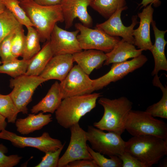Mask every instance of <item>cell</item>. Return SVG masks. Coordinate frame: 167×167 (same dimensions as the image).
I'll return each mask as SVG.
<instances>
[{"label":"cell","instance_id":"cell-20","mask_svg":"<svg viewBox=\"0 0 167 167\" xmlns=\"http://www.w3.org/2000/svg\"><path fill=\"white\" fill-rule=\"evenodd\" d=\"M143 51L142 49H136L134 45L122 39L110 51L105 53L107 59L103 65H108L126 61L139 56Z\"/></svg>","mask_w":167,"mask_h":167},{"label":"cell","instance_id":"cell-23","mask_svg":"<svg viewBox=\"0 0 167 167\" xmlns=\"http://www.w3.org/2000/svg\"><path fill=\"white\" fill-rule=\"evenodd\" d=\"M54 56L49 41H47L40 50L30 60L25 75L39 76Z\"/></svg>","mask_w":167,"mask_h":167},{"label":"cell","instance_id":"cell-42","mask_svg":"<svg viewBox=\"0 0 167 167\" xmlns=\"http://www.w3.org/2000/svg\"><path fill=\"white\" fill-rule=\"evenodd\" d=\"M2 63V62L1 60H0V65H1Z\"/></svg>","mask_w":167,"mask_h":167},{"label":"cell","instance_id":"cell-8","mask_svg":"<svg viewBox=\"0 0 167 167\" xmlns=\"http://www.w3.org/2000/svg\"><path fill=\"white\" fill-rule=\"evenodd\" d=\"M75 26L79 31L77 38L82 50L95 49L106 53L121 40L119 37L110 36L101 30L91 28L81 23H76Z\"/></svg>","mask_w":167,"mask_h":167},{"label":"cell","instance_id":"cell-9","mask_svg":"<svg viewBox=\"0 0 167 167\" xmlns=\"http://www.w3.org/2000/svg\"><path fill=\"white\" fill-rule=\"evenodd\" d=\"M0 139L10 141L14 146L18 148L33 147L45 153L55 151L63 145L60 140L52 138L46 132L39 137H27L4 129L0 132Z\"/></svg>","mask_w":167,"mask_h":167},{"label":"cell","instance_id":"cell-3","mask_svg":"<svg viewBox=\"0 0 167 167\" xmlns=\"http://www.w3.org/2000/svg\"><path fill=\"white\" fill-rule=\"evenodd\" d=\"M125 151L150 167L167 155V139L152 135L133 136L125 142Z\"/></svg>","mask_w":167,"mask_h":167},{"label":"cell","instance_id":"cell-7","mask_svg":"<svg viewBox=\"0 0 167 167\" xmlns=\"http://www.w3.org/2000/svg\"><path fill=\"white\" fill-rule=\"evenodd\" d=\"M48 80L40 76L24 75L11 79L10 86L13 88L9 94L19 112L27 114V106L32 101L34 92L37 87Z\"/></svg>","mask_w":167,"mask_h":167},{"label":"cell","instance_id":"cell-29","mask_svg":"<svg viewBox=\"0 0 167 167\" xmlns=\"http://www.w3.org/2000/svg\"><path fill=\"white\" fill-rule=\"evenodd\" d=\"M19 112L9 94H0V113L7 119L8 122L15 123Z\"/></svg>","mask_w":167,"mask_h":167},{"label":"cell","instance_id":"cell-40","mask_svg":"<svg viewBox=\"0 0 167 167\" xmlns=\"http://www.w3.org/2000/svg\"><path fill=\"white\" fill-rule=\"evenodd\" d=\"M6 118L0 113V132L5 129L7 126Z\"/></svg>","mask_w":167,"mask_h":167},{"label":"cell","instance_id":"cell-25","mask_svg":"<svg viewBox=\"0 0 167 167\" xmlns=\"http://www.w3.org/2000/svg\"><path fill=\"white\" fill-rule=\"evenodd\" d=\"M27 33L26 35L24 50L21 57L22 59L29 60L41 49L40 39L38 33L33 26L26 27Z\"/></svg>","mask_w":167,"mask_h":167},{"label":"cell","instance_id":"cell-2","mask_svg":"<svg viewBox=\"0 0 167 167\" xmlns=\"http://www.w3.org/2000/svg\"><path fill=\"white\" fill-rule=\"evenodd\" d=\"M98 103L103 107L104 113L99 121L94 123L93 126L121 135L125 130L128 115L132 108V102L123 96L113 99L101 97Z\"/></svg>","mask_w":167,"mask_h":167},{"label":"cell","instance_id":"cell-13","mask_svg":"<svg viewBox=\"0 0 167 167\" xmlns=\"http://www.w3.org/2000/svg\"><path fill=\"white\" fill-rule=\"evenodd\" d=\"M79 32L77 29L73 31H66L56 24L49 40L54 56L73 54L82 51L77 38Z\"/></svg>","mask_w":167,"mask_h":167},{"label":"cell","instance_id":"cell-10","mask_svg":"<svg viewBox=\"0 0 167 167\" xmlns=\"http://www.w3.org/2000/svg\"><path fill=\"white\" fill-rule=\"evenodd\" d=\"M70 129V143L66 151L59 159L58 167H65L69 163L77 160H92L88 148L86 131L79 123L73 125Z\"/></svg>","mask_w":167,"mask_h":167},{"label":"cell","instance_id":"cell-34","mask_svg":"<svg viewBox=\"0 0 167 167\" xmlns=\"http://www.w3.org/2000/svg\"><path fill=\"white\" fill-rule=\"evenodd\" d=\"M62 146L55 151L49 152L45 153L42 158L41 161L35 167H58L59 156L65 146Z\"/></svg>","mask_w":167,"mask_h":167},{"label":"cell","instance_id":"cell-22","mask_svg":"<svg viewBox=\"0 0 167 167\" xmlns=\"http://www.w3.org/2000/svg\"><path fill=\"white\" fill-rule=\"evenodd\" d=\"M62 99L59 83L56 81L52 85L45 96L32 107L31 112L34 114L40 111L53 113L60 105Z\"/></svg>","mask_w":167,"mask_h":167},{"label":"cell","instance_id":"cell-39","mask_svg":"<svg viewBox=\"0 0 167 167\" xmlns=\"http://www.w3.org/2000/svg\"><path fill=\"white\" fill-rule=\"evenodd\" d=\"M151 3L153 4L155 6H156L160 4L161 2L159 0H142L139 5H141V7H145Z\"/></svg>","mask_w":167,"mask_h":167},{"label":"cell","instance_id":"cell-5","mask_svg":"<svg viewBox=\"0 0 167 167\" xmlns=\"http://www.w3.org/2000/svg\"><path fill=\"white\" fill-rule=\"evenodd\" d=\"M125 130L133 136L152 135L167 139V124L145 111L131 110L129 113Z\"/></svg>","mask_w":167,"mask_h":167},{"label":"cell","instance_id":"cell-11","mask_svg":"<svg viewBox=\"0 0 167 167\" xmlns=\"http://www.w3.org/2000/svg\"><path fill=\"white\" fill-rule=\"evenodd\" d=\"M148 60L146 56L142 54L130 60L112 63L110 70L107 73L92 79L93 92L122 79L129 73L141 67Z\"/></svg>","mask_w":167,"mask_h":167},{"label":"cell","instance_id":"cell-17","mask_svg":"<svg viewBox=\"0 0 167 167\" xmlns=\"http://www.w3.org/2000/svg\"><path fill=\"white\" fill-rule=\"evenodd\" d=\"M72 54L54 56L48 62L39 76L48 80L55 79L62 81L73 67Z\"/></svg>","mask_w":167,"mask_h":167},{"label":"cell","instance_id":"cell-33","mask_svg":"<svg viewBox=\"0 0 167 167\" xmlns=\"http://www.w3.org/2000/svg\"><path fill=\"white\" fill-rule=\"evenodd\" d=\"M15 32L9 34L0 43V58L2 63L15 58L12 54L11 49V41Z\"/></svg>","mask_w":167,"mask_h":167},{"label":"cell","instance_id":"cell-4","mask_svg":"<svg viewBox=\"0 0 167 167\" xmlns=\"http://www.w3.org/2000/svg\"><path fill=\"white\" fill-rule=\"evenodd\" d=\"M100 93L72 96L63 99L55 111L58 123L62 127L70 128L79 123L80 119L95 107Z\"/></svg>","mask_w":167,"mask_h":167},{"label":"cell","instance_id":"cell-43","mask_svg":"<svg viewBox=\"0 0 167 167\" xmlns=\"http://www.w3.org/2000/svg\"><path fill=\"white\" fill-rule=\"evenodd\" d=\"M19 1H21L22 0H19Z\"/></svg>","mask_w":167,"mask_h":167},{"label":"cell","instance_id":"cell-15","mask_svg":"<svg viewBox=\"0 0 167 167\" xmlns=\"http://www.w3.org/2000/svg\"><path fill=\"white\" fill-rule=\"evenodd\" d=\"M92 0H63L60 4L65 28L72 25L74 20L78 18L85 26L90 27L92 24L91 16L87 8Z\"/></svg>","mask_w":167,"mask_h":167},{"label":"cell","instance_id":"cell-18","mask_svg":"<svg viewBox=\"0 0 167 167\" xmlns=\"http://www.w3.org/2000/svg\"><path fill=\"white\" fill-rule=\"evenodd\" d=\"M151 24L152 27L155 37L154 44L149 50L152 53L154 61V67L151 73L152 76L158 75L160 71H167V60L165 49L167 41L165 39V35L167 30L162 31L156 27L153 20Z\"/></svg>","mask_w":167,"mask_h":167},{"label":"cell","instance_id":"cell-32","mask_svg":"<svg viewBox=\"0 0 167 167\" xmlns=\"http://www.w3.org/2000/svg\"><path fill=\"white\" fill-rule=\"evenodd\" d=\"M26 35L22 26L15 32L11 42L12 53L17 58L22 56L24 48Z\"/></svg>","mask_w":167,"mask_h":167},{"label":"cell","instance_id":"cell-12","mask_svg":"<svg viewBox=\"0 0 167 167\" xmlns=\"http://www.w3.org/2000/svg\"><path fill=\"white\" fill-rule=\"evenodd\" d=\"M59 85L62 99L93 92L92 79L78 65L73 66Z\"/></svg>","mask_w":167,"mask_h":167},{"label":"cell","instance_id":"cell-28","mask_svg":"<svg viewBox=\"0 0 167 167\" xmlns=\"http://www.w3.org/2000/svg\"><path fill=\"white\" fill-rule=\"evenodd\" d=\"M30 60H19L15 58L2 63L0 65V73L7 74L13 78L25 75Z\"/></svg>","mask_w":167,"mask_h":167},{"label":"cell","instance_id":"cell-37","mask_svg":"<svg viewBox=\"0 0 167 167\" xmlns=\"http://www.w3.org/2000/svg\"><path fill=\"white\" fill-rule=\"evenodd\" d=\"M65 167H98L93 160L80 159L69 163Z\"/></svg>","mask_w":167,"mask_h":167},{"label":"cell","instance_id":"cell-21","mask_svg":"<svg viewBox=\"0 0 167 167\" xmlns=\"http://www.w3.org/2000/svg\"><path fill=\"white\" fill-rule=\"evenodd\" d=\"M43 113L37 114L32 113L25 118L17 119L15 123L17 131L25 135L41 129L52 121L51 114H44Z\"/></svg>","mask_w":167,"mask_h":167},{"label":"cell","instance_id":"cell-35","mask_svg":"<svg viewBox=\"0 0 167 167\" xmlns=\"http://www.w3.org/2000/svg\"><path fill=\"white\" fill-rule=\"evenodd\" d=\"M7 148L2 143H0V167H13L18 164L22 157L17 155L6 156Z\"/></svg>","mask_w":167,"mask_h":167},{"label":"cell","instance_id":"cell-27","mask_svg":"<svg viewBox=\"0 0 167 167\" xmlns=\"http://www.w3.org/2000/svg\"><path fill=\"white\" fill-rule=\"evenodd\" d=\"M22 26L6 8L0 14V43L7 36Z\"/></svg>","mask_w":167,"mask_h":167},{"label":"cell","instance_id":"cell-1","mask_svg":"<svg viewBox=\"0 0 167 167\" xmlns=\"http://www.w3.org/2000/svg\"><path fill=\"white\" fill-rule=\"evenodd\" d=\"M19 1L20 5L38 32L40 41H49L56 23L64 21L60 5L43 6L33 0Z\"/></svg>","mask_w":167,"mask_h":167},{"label":"cell","instance_id":"cell-19","mask_svg":"<svg viewBox=\"0 0 167 167\" xmlns=\"http://www.w3.org/2000/svg\"><path fill=\"white\" fill-rule=\"evenodd\" d=\"M74 62L87 75L100 68L107 59L104 52L95 49L84 50L72 54Z\"/></svg>","mask_w":167,"mask_h":167},{"label":"cell","instance_id":"cell-24","mask_svg":"<svg viewBox=\"0 0 167 167\" xmlns=\"http://www.w3.org/2000/svg\"><path fill=\"white\" fill-rule=\"evenodd\" d=\"M154 76L152 84L160 89L162 96L158 102L148 106L145 111L154 117L167 119V86L166 85L164 86L161 84L158 75Z\"/></svg>","mask_w":167,"mask_h":167},{"label":"cell","instance_id":"cell-26","mask_svg":"<svg viewBox=\"0 0 167 167\" xmlns=\"http://www.w3.org/2000/svg\"><path fill=\"white\" fill-rule=\"evenodd\" d=\"M125 0H92L90 6L105 18H108L117 10L126 6Z\"/></svg>","mask_w":167,"mask_h":167},{"label":"cell","instance_id":"cell-36","mask_svg":"<svg viewBox=\"0 0 167 167\" xmlns=\"http://www.w3.org/2000/svg\"><path fill=\"white\" fill-rule=\"evenodd\" d=\"M118 157L122 162V167H147L144 164L126 151Z\"/></svg>","mask_w":167,"mask_h":167},{"label":"cell","instance_id":"cell-31","mask_svg":"<svg viewBox=\"0 0 167 167\" xmlns=\"http://www.w3.org/2000/svg\"><path fill=\"white\" fill-rule=\"evenodd\" d=\"M88 148L92 160L98 167H122V162L118 156H109L110 158H107L88 145Z\"/></svg>","mask_w":167,"mask_h":167},{"label":"cell","instance_id":"cell-41","mask_svg":"<svg viewBox=\"0 0 167 167\" xmlns=\"http://www.w3.org/2000/svg\"><path fill=\"white\" fill-rule=\"evenodd\" d=\"M6 9L5 6L0 0V14L2 12Z\"/></svg>","mask_w":167,"mask_h":167},{"label":"cell","instance_id":"cell-16","mask_svg":"<svg viewBox=\"0 0 167 167\" xmlns=\"http://www.w3.org/2000/svg\"><path fill=\"white\" fill-rule=\"evenodd\" d=\"M152 4L148 5L138 14L139 25L137 29L133 30L132 33L135 39L134 45L143 51L149 50L153 45L150 35V26L153 20L154 12Z\"/></svg>","mask_w":167,"mask_h":167},{"label":"cell","instance_id":"cell-38","mask_svg":"<svg viewBox=\"0 0 167 167\" xmlns=\"http://www.w3.org/2000/svg\"><path fill=\"white\" fill-rule=\"evenodd\" d=\"M36 3L43 6L60 5L63 0H33Z\"/></svg>","mask_w":167,"mask_h":167},{"label":"cell","instance_id":"cell-6","mask_svg":"<svg viewBox=\"0 0 167 167\" xmlns=\"http://www.w3.org/2000/svg\"><path fill=\"white\" fill-rule=\"evenodd\" d=\"M86 135L92 149L103 155L118 156L125 151V141L121 135L115 132H105L94 126H88Z\"/></svg>","mask_w":167,"mask_h":167},{"label":"cell","instance_id":"cell-14","mask_svg":"<svg viewBox=\"0 0 167 167\" xmlns=\"http://www.w3.org/2000/svg\"><path fill=\"white\" fill-rule=\"evenodd\" d=\"M127 8L126 6L117 10L107 20L97 24L95 28L110 36L121 37L125 41L134 45L135 39L133 32L135 26L139 22L137 21L138 16L133 15L131 24L128 27L124 25L121 19V14L122 11Z\"/></svg>","mask_w":167,"mask_h":167},{"label":"cell","instance_id":"cell-30","mask_svg":"<svg viewBox=\"0 0 167 167\" xmlns=\"http://www.w3.org/2000/svg\"><path fill=\"white\" fill-rule=\"evenodd\" d=\"M6 8L10 11L19 23L26 27L33 24L20 4L19 0H0Z\"/></svg>","mask_w":167,"mask_h":167}]
</instances>
